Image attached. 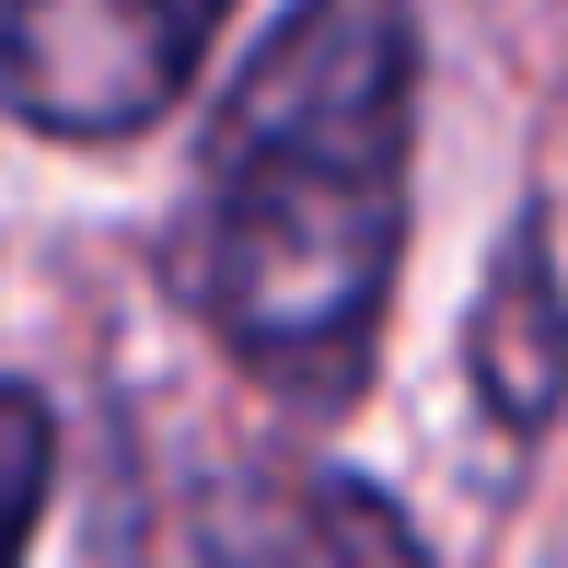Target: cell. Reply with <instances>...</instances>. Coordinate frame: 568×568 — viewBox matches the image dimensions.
I'll use <instances>...</instances> for the list:
<instances>
[{
    "label": "cell",
    "instance_id": "1",
    "mask_svg": "<svg viewBox=\"0 0 568 568\" xmlns=\"http://www.w3.org/2000/svg\"><path fill=\"white\" fill-rule=\"evenodd\" d=\"M418 163V12L406 0H291L232 70L174 291L244 383L291 406H359L406 267Z\"/></svg>",
    "mask_w": 568,
    "mask_h": 568
},
{
    "label": "cell",
    "instance_id": "3",
    "mask_svg": "<svg viewBox=\"0 0 568 568\" xmlns=\"http://www.w3.org/2000/svg\"><path fill=\"white\" fill-rule=\"evenodd\" d=\"M186 557L197 568H429V546L406 534V510L383 487L302 453L210 476L186 499Z\"/></svg>",
    "mask_w": 568,
    "mask_h": 568
},
{
    "label": "cell",
    "instance_id": "2",
    "mask_svg": "<svg viewBox=\"0 0 568 568\" xmlns=\"http://www.w3.org/2000/svg\"><path fill=\"white\" fill-rule=\"evenodd\" d=\"M221 23L232 0H0V105L47 140H140Z\"/></svg>",
    "mask_w": 568,
    "mask_h": 568
},
{
    "label": "cell",
    "instance_id": "4",
    "mask_svg": "<svg viewBox=\"0 0 568 568\" xmlns=\"http://www.w3.org/2000/svg\"><path fill=\"white\" fill-rule=\"evenodd\" d=\"M476 395L499 429H546L557 418V383H568V302H557V267H546V232H510L499 278L476 302Z\"/></svg>",
    "mask_w": 568,
    "mask_h": 568
},
{
    "label": "cell",
    "instance_id": "5",
    "mask_svg": "<svg viewBox=\"0 0 568 568\" xmlns=\"http://www.w3.org/2000/svg\"><path fill=\"white\" fill-rule=\"evenodd\" d=\"M47 487H59V418H47L36 383H0V568H23Z\"/></svg>",
    "mask_w": 568,
    "mask_h": 568
}]
</instances>
